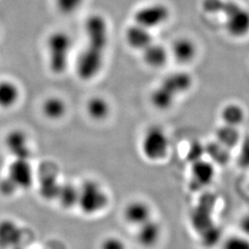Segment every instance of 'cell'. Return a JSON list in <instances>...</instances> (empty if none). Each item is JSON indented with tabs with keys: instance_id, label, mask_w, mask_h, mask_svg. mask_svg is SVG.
Masks as SVG:
<instances>
[{
	"instance_id": "obj_24",
	"label": "cell",
	"mask_w": 249,
	"mask_h": 249,
	"mask_svg": "<svg viewBox=\"0 0 249 249\" xmlns=\"http://www.w3.org/2000/svg\"><path fill=\"white\" fill-rule=\"evenodd\" d=\"M85 0H53L56 9L64 15H71L82 7Z\"/></svg>"
},
{
	"instance_id": "obj_8",
	"label": "cell",
	"mask_w": 249,
	"mask_h": 249,
	"mask_svg": "<svg viewBox=\"0 0 249 249\" xmlns=\"http://www.w3.org/2000/svg\"><path fill=\"white\" fill-rule=\"evenodd\" d=\"M59 171L55 163L45 161L37 172L40 195L47 200L56 199L61 184L59 182Z\"/></svg>"
},
{
	"instance_id": "obj_23",
	"label": "cell",
	"mask_w": 249,
	"mask_h": 249,
	"mask_svg": "<svg viewBox=\"0 0 249 249\" xmlns=\"http://www.w3.org/2000/svg\"><path fill=\"white\" fill-rule=\"evenodd\" d=\"M217 138L219 143H221L224 147L231 148L233 147L239 141V132L235 126H231L224 124L217 131Z\"/></svg>"
},
{
	"instance_id": "obj_1",
	"label": "cell",
	"mask_w": 249,
	"mask_h": 249,
	"mask_svg": "<svg viewBox=\"0 0 249 249\" xmlns=\"http://www.w3.org/2000/svg\"><path fill=\"white\" fill-rule=\"evenodd\" d=\"M86 44L76 61V72L82 80H93L102 71L109 41L107 18L91 14L84 23Z\"/></svg>"
},
{
	"instance_id": "obj_16",
	"label": "cell",
	"mask_w": 249,
	"mask_h": 249,
	"mask_svg": "<svg viewBox=\"0 0 249 249\" xmlns=\"http://www.w3.org/2000/svg\"><path fill=\"white\" fill-rule=\"evenodd\" d=\"M142 58L144 63L151 69H160L168 61L169 53L163 45L153 42L143 50Z\"/></svg>"
},
{
	"instance_id": "obj_5",
	"label": "cell",
	"mask_w": 249,
	"mask_h": 249,
	"mask_svg": "<svg viewBox=\"0 0 249 249\" xmlns=\"http://www.w3.org/2000/svg\"><path fill=\"white\" fill-rule=\"evenodd\" d=\"M34 181L35 172L28 159H13L6 177L1 179L4 187L12 193H16L18 190H26L32 187Z\"/></svg>"
},
{
	"instance_id": "obj_11",
	"label": "cell",
	"mask_w": 249,
	"mask_h": 249,
	"mask_svg": "<svg viewBox=\"0 0 249 249\" xmlns=\"http://www.w3.org/2000/svg\"><path fill=\"white\" fill-rule=\"evenodd\" d=\"M192 77L184 71H178L167 75L160 83V86L167 89L176 98L184 94L192 87Z\"/></svg>"
},
{
	"instance_id": "obj_7",
	"label": "cell",
	"mask_w": 249,
	"mask_h": 249,
	"mask_svg": "<svg viewBox=\"0 0 249 249\" xmlns=\"http://www.w3.org/2000/svg\"><path fill=\"white\" fill-rule=\"evenodd\" d=\"M169 18V8L161 3L145 5L134 13V23L150 31L163 25Z\"/></svg>"
},
{
	"instance_id": "obj_9",
	"label": "cell",
	"mask_w": 249,
	"mask_h": 249,
	"mask_svg": "<svg viewBox=\"0 0 249 249\" xmlns=\"http://www.w3.org/2000/svg\"><path fill=\"white\" fill-rule=\"evenodd\" d=\"M5 145L13 159L32 158V150L30 147L29 138L21 130L14 129L10 131L5 139Z\"/></svg>"
},
{
	"instance_id": "obj_2",
	"label": "cell",
	"mask_w": 249,
	"mask_h": 249,
	"mask_svg": "<svg viewBox=\"0 0 249 249\" xmlns=\"http://www.w3.org/2000/svg\"><path fill=\"white\" fill-rule=\"evenodd\" d=\"M201 8L206 13L223 15L229 36L243 38L249 35V9L232 0H203Z\"/></svg>"
},
{
	"instance_id": "obj_28",
	"label": "cell",
	"mask_w": 249,
	"mask_h": 249,
	"mask_svg": "<svg viewBox=\"0 0 249 249\" xmlns=\"http://www.w3.org/2000/svg\"><path fill=\"white\" fill-rule=\"evenodd\" d=\"M239 228L241 233L249 237V213L243 215L239 222Z\"/></svg>"
},
{
	"instance_id": "obj_25",
	"label": "cell",
	"mask_w": 249,
	"mask_h": 249,
	"mask_svg": "<svg viewBox=\"0 0 249 249\" xmlns=\"http://www.w3.org/2000/svg\"><path fill=\"white\" fill-rule=\"evenodd\" d=\"M222 249H249V237L241 234H233L223 241Z\"/></svg>"
},
{
	"instance_id": "obj_21",
	"label": "cell",
	"mask_w": 249,
	"mask_h": 249,
	"mask_svg": "<svg viewBox=\"0 0 249 249\" xmlns=\"http://www.w3.org/2000/svg\"><path fill=\"white\" fill-rule=\"evenodd\" d=\"M177 98L172 95L167 89L161 87L160 84L152 90L151 94V103L158 110H168L175 104Z\"/></svg>"
},
{
	"instance_id": "obj_13",
	"label": "cell",
	"mask_w": 249,
	"mask_h": 249,
	"mask_svg": "<svg viewBox=\"0 0 249 249\" xmlns=\"http://www.w3.org/2000/svg\"><path fill=\"white\" fill-rule=\"evenodd\" d=\"M125 41L134 50L142 51L153 43L151 31L136 23L128 27L125 32Z\"/></svg>"
},
{
	"instance_id": "obj_19",
	"label": "cell",
	"mask_w": 249,
	"mask_h": 249,
	"mask_svg": "<svg viewBox=\"0 0 249 249\" xmlns=\"http://www.w3.org/2000/svg\"><path fill=\"white\" fill-rule=\"evenodd\" d=\"M43 113L51 120L61 119L67 113V105L60 97L52 96L46 99L42 107Z\"/></svg>"
},
{
	"instance_id": "obj_18",
	"label": "cell",
	"mask_w": 249,
	"mask_h": 249,
	"mask_svg": "<svg viewBox=\"0 0 249 249\" xmlns=\"http://www.w3.org/2000/svg\"><path fill=\"white\" fill-rule=\"evenodd\" d=\"M20 96L17 84L9 80L0 81V108L9 109L13 107Z\"/></svg>"
},
{
	"instance_id": "obj_20",
	"label": "cell",
	"mask_w": 249,
	"mask_h": 249,
	"mask_svg": "<svg viewBox=\"0 0 249 249\" xmlns=\"http://www.w3.org/2000/svg\"><path fill=\"white\" fill-rule=\"evenodd\" d=\"M56 199L66 209H71L78 205L79 187L71 183H62Z\"/></svg>"
},
{
	"instance_id": "obj_14",
	"label": "cell",
	"mask_w": 249,
	"mask_h": 249,
	"mask_svg": "<svg viewBox=\"0 0 249 249\" xmlns=\"http://www.w3.org/2000/svg\"><path fill=\"white\" fill-rule=\"evenodd\" d=\"M172 54L174 58L180 64H187L192 62L197 53V48L194 41L191 39L183 37L178 38L172 45Z\"/></svg>"
},
{
	"instance_id": "obj_10",
	"label": "cell",
	"mask_w": 249,
	"mask_h": 249,
	"mask_svg": "<svg viewBox=\"0 0 249 249\" xmlns=\"http://www.w3.org/2000/svg\"><path fill=\"white\" fill-rule=\"evenodd\" d=\"M123 217L128 224L139 227L152 219L151 207L143 200H133L124 207Z\"/></svg>"
},
{
	"instance_id": "obj_15",
	"label": "cell",
	"mask_w": 249,
	"mask_h": 249,
	"mask_svg": "<svg viewBox=\"0 0 249 249\" xmlns=\"http://www.w3.org/2000/svg\"><path fill=\"white\" fill-rule=\"evenodd\" d=\"M214 166L209 161L201 159L192 162L191 176L194 187H203L210 185L213 180Z\"/></svg>"
},
{
	"instance_id": "obj_6",
	"label": "cell",
	"mask_w": 249,
	"mask_h": 249,
	"mask_svg": "<svg viewBox=\"0 0 249 249\" xmlns=\"http://www.w3.org/2000/svg\"><path fill=\"white\" fill-rule=\"evenodd\" d=\"M169 138L160 125H151L144 133L142 151L144 156L151 161L164 159L169 151Z\"/></svg>"
},
{
	"instance_id": "obj_12",
	"label": "cell",
	"mask_w": 249,
	"mask_h": 249,
	"mask_svg": "<svg viewBox=\"0 0 249 249\" xmlns=\"http://www.w3.org/2000/svg\"><path fill=\"white\" fill-rule=\"evenodd\" d=\"M137 228V241L141 247L152 249L159 243L162 231L158 222L151 219Z\"/></svg>"
},
{
	"instance_id": "obj_22",
	"label": "cell",
	"mask_w": 249,
	"mask_h": 249,
	"mask_svg": "<svg viewBox=\"0 0 249 249\" xmlns=\"http://www.w3.org/2000/svg\"><path fill=\"white\" fill-rule=\"evenodd\" d=\"M222 118L224 124L237 127L245 120V111L239 105L230 104L223 108Z\"/></svg>"
},
{
	"instance_id": "obj_17",
	"label": "cell",
	"mask_w": 249,
	"mask_h": 249,
	"mask_svg": "<svg viewBox=\"0 0 249 249\" xmlns=\"http://www.w3.org/2000/svg\"><path fill=\"white\" fill-rule=\"evenodd\" d=\"M86 111L91 119L95 121H102L107 119L110 115L111 107L107 99L101 96H94L88 100Z\"/></svg>"
},
{
	"instance_id": "obj_3",
	"label": "cell",
	"mask_w": 249,
	"mask_h": 249,
	"mask_svg": "<svg viewBox=\"0 0 249 249\" xmlns=\"http://www.w3.org/2000/svg\"><path fill=\"white\" fill-rule=\"evenodd\" d=\"M47 57L50 71L60 75L68 70L72 50V39L63 31L52 33L46 42Z\"/></svg>"
},
{
	"instance_id": "obj_4",
	"label": "cell",
	"mask_w": 249,
	"mask_h": 249,
	"mask_svg": "<svg viewBox=\"0 0 249 249\" xmlns=\"http://www.w3.org/2000/svg\"><path fill=\"white\" fill-rule=\"evenodd\" d=\"M109 204V197L104 187L95 180H86L79 187L78 207L86 215L103 212Z\"/></svg>"
},
{
	"instance_id": "obj_27",
	"label": "cell",
	"mask_w": 249,
	"mask_h": 249,
	"mask_svg": "<svg viewBox=\"0 0 249 249\" xmlns=\"http://www.w3.org/2000/svg\"><path fill=\"white\" fill-rule=\"evenodd\" d=\"M205 152L204 147L198 142H194L191 144L189 151L187 153V158L192 162H195L196 160H201L203 153Z\"/></svg>"
},
{
	"instance_id": "obj_26",
	"label": "cell",
	"mask_w": 249,
	"mask_h": 249,
	"mask_svg": "<svg viewBox=\"0 0 249 249\" xmlns=\"http://www.w3.org/2000/svg\"><path fill=\"white\" fill-rule=\"evenodd\" d=\"M100 249H127V247L120 237L107 236L101 242Z\"/></svg>"
}]
</instances>
